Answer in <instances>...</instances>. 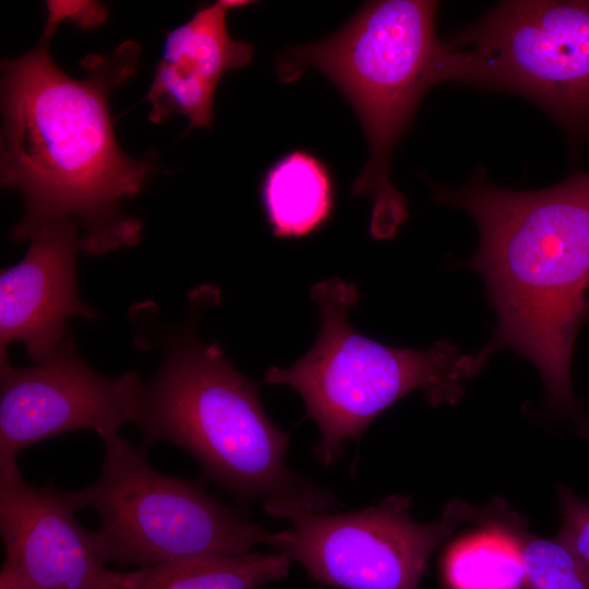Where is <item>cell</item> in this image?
<instances>
[{"label":"cell","mask_w":589,"mask_h":589,"mask_svg":"<svg viewBox=\"0 0 589 589\" xmlns=\"http://www.w3.org/2000/svg\"><path fill=\"white\" fill-rule=\"evenodd\" d=\"M29 241L22 260L1 269L0 350L20 341L28 358L38 363L69 336V317L93 321L98 313L77 292V227L71 223L47 224Z\"/></svg>","instance_id":"cell-11"},{"label":"cell","mask_w":589,"mask_h":589,"mask_svg":"<svg viewBox=\"0 0 589 589\" xmlns=\"http://www.w3.org/2000/svg\"><path fill=\"white\" fill-rule=\"evenodd\" d=\"M561 527L556 537L566 543L589 569V502L566 485L556 490Z\"/></svg>","instance_id":"cell-17"},{"label":"cell","mask_w":589,"mask_h":589,"mask_svg":"<svg viewBox=\"0 0 589 589\" xmlns=\"http://www.w3.org/2000/svg\"><path fill=\"white\" fill-rule=\"evenodd\" d=\"M201 292L190 321L170 333L151 381L142 384L133 424L143 446L168 443L189 453L207 478L264 510L293 505L324 512L336 501L286 462L289 433L266 414L260 383L236 370L216 344L196 336Z\"/></svg>","instance_id":"cell-3"},{"label":"cell","mask_w":589,"mask_h":589,"mask_svg":"<svg viewBox=\"0 0 589 589\" xmlns=\"http://www.w3.org/2000/svg\"><path fill=\"white\" fill-rule=\"evenodd\" d=\"M260 201L278 239L309 237L330 220L335 208V182L328 165L303 148L277 158L260 181Z\"/></svg>","instance_id":"cell-13"},{"label":"cell","mask_w":589,"mask_h":589,"mask_svg":"<svg viewBox=\"0 0 589 589\" xmlns=\"http://www.w3.org/2000/svg\"><path fill=\"white\" fill-rule=\"evenodd\" d=\"M310 297L321 318L315 342L292 365L269 368L262 383L290 386L302 397L305 418L320 431L314 455L323 465L338 461L347 441H358L378 414L412 390L421 389L432 406L455 405L488 362L481 351L464 353L446 339L416 350L359 334L348 320L359 291L340 278L315 284Z\"/></svg>","instance_id":"cell-5"},{"label":"cell","mask_w":589,"mask_h":589,"mask_svg":"<svg viewBox=\"0 0 589 589\" xmlns=\"http://www.w3.org/2000/svg\"><path fill=\"white\" fill-rule=\"evenodd\" d=\"M77 510L73 491L0 478V589H109L112 570Z\"/></svg>","instance_id":"cell-10"},{"label":"cell","mask_w":589,"mask_h":589,"mask_svg":"<svg viewBox=\"0 0 589 589\" xmlns=\"http://www.w3.org/2000/svg\"><path fill=\"white\" fill-rule=\"evenodd\" d=\"M411 498L393 494L349 513L323 514L293 505L269 508L291 526L267 545L298 562L309 576L339 589H419L433 552L466 522L467 502L452 500L441 517L419 522Z\"/></svg>","instance_id":"cell-8"},{"label":"cell","mask_w":589,"mask_h":589,"mask_svg":"<svg viewBox=\"0 0 589 589\" xmlns=\"http://www.w3.org/2000/svg\"><path fill=\"white\" fill-rule=\"evenodd\" d=\"M251 3L218 0L202 5L187 22L167 33L145 96L151 104L152 123L180 113L188 118V131L213 127L214 98L221 77L247 67L254 53L252 44L229 35L226 17L229 11Z\"/></svg>","instance_id":"cell-12"},{"label":"cell","mask_w":589,"mask_h":589,"mask_svg":"<svg viewBox=\"0 0 589 589\" xmlns=\"http://www.w3.org/2000/svg\"><path fill=\"white\" fill-rule=\"evenodd\" d=\"M466 522L476 524L510 544L521 567L524 589H589V569L562 540L529 531L528 520L504 500L483 507L468 503Z\"/></svg>","instance_id":"cell-15"},{"label":"cell","mask_w":589,"mask_h":589,"mask_svg":"<svg viewBox=\"0 0 589 589\" xmlns=\"http://www.w3.org/2000/svg\"><path fill=\"white\" fill-rule=\"evenodd\" d=\"M99 478L73 491L79 509L99 518L94 531L105 561L120 566L205 555H235L266 544L271 532L209 494L200 482L155 470L145 446L119 434L101 440Z\"/></svg>","instance_id":"cell-6"},{"label":"cell","mask_w":589,"mask_h":589,"mask_svg":"<svg viewBox=\"0 0 589 589\" xmlns=\"http://www.w3.org/2000/svg\"><path fill=\"white\" fill-rule=\"evenodd\" d=\"M446 44L454 83L519 95L589 139V0L501 1Z\"/></svg>","instance_id":"cell-7"},{"label":"cell","mask_w":589,"mask_h":589,"mask_svg":"<svg viewBox=\"0 0 589 589\" xmlns=\"http://www.w3.org/2000/svg\"><path fill=\"white\" fill-rule=\"evenodd\" d=\"M143 382L136 372L108 377L93 370L69 335L47 359L14 366L0 350V478L21 473L19 453L76 430L101 440L133 423Z\"/></svg>","instance_id":"cell-9"},{"label":"cell","mask_w":589,"mask_h":589,"mask_svg":"<svg viewBox=\"0 0 589 589\" xmlns=\"http://www.w3.org/2000/svg\"><path fill=\"white\" fill-rule=\"evenodd\" d=\"M575 431L589 440V413H582L576 421H575Z\"/></svg>","instance_id":"cell-18"},{"label":"cell","mask_w":589,"mask_h":589,"mask_svg":"<svg viewBox=\"0 0 589 589\" xmlns=\"http://www.w3.org/2000/svg\"><path fill=\"white\" fill-rule=\"evenodd\" d=\"M438 7L432 0L369 1L334 34L276 56L281 82L315 69L358 116L370 154L351 193L371 200L370 233L377 240L394 238L409 215L406 196L390 181L393 149L429 89L454 79L456 53L436 34Z\"/></svg>","instance_id":"cell-4"},{"label":"cell","mask_w":589,"mask_h":589,"mask_svg":"<svg viewBox=\"0 0 589 589\" xmlns=\"http://www.w3.org/2000/svg\"><path fill=\"white\" fill-rule=\"evenodd\" d=\"M431 189L437 203L461 208L479 229L478 249L464 265L483 278L496 313L482 353L489 359L505 348L527 358L549 406L576 421L582 412L570 365L589 317V172L516 191L479 168L461 187Z\"/></svg>","instance_id":"cell-2"},{"label":"cell","mask_w":589,"mask_h":589,"mask_svg":"<svg viewBox=\"0 0 589 589\" xmlns=\"http://www.w3.org/2000/svg\"><path fill=\"white\" fill-rule=\"evenodd\" d=\"M444 570L453 589H519L522 586L515 551L504 539L486 531L458 543L448 553Z\"/></svg>","instance_id":"cell-16"},{"label":"cell","mask_w":589,"mask_h":589,"mask_svg":"<svg viewBox=\"0 0 589 589\" xmlns=\"http://www.w3.org/2000/svg\"><path fill=\"white\" fill-rule=\"evenodd\" d=\"M291 560L281 553L205 555L113 572L109 589H259L288 577Z\"/></svg>","instance_id":"cell-14"},{"label":"cell","mask_w":589,"mask_h":589,"mask_svg":"<svg viewBox=\"0 0 589 589\" xmlns=\"http://www.w3.org/2000/svg\"><path fill=\"white\" fill-rule=\"evenodd\" d=\"M59 25L47 19L33 49L1 62L0 181L23 201L12 240L71 223L81 250L100 255L139 242L142 223L120 207L155 170L154 159L121 149L108 105L110 92L135 73L141 48L127 40L110 56H87L86 76L74 79L50 55Z\"/></svg>","instance_id":"cell-1"}]
</instances>
